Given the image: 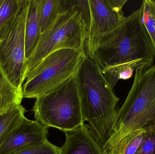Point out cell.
Here are the masks:
<instances>
[{
  "instance_id": "cell-18",
  "label": "cell",
  "mask_w": 155,
  "mask_h": 154,
  "mask_svg": "<svg viewBox=\"0 0 155 154\" xmlns=\"http://www.w3.org/2000/svg\"><path fill=\"white\" fill-rule=\"evenodd\" d=\"M60 147L48 140L39 143L25 146L12 154H59Z\"/></svg>"
},
{
  "instance_id": "cell-5",
  "label": "cell",
  "mask_w": 155,
  "mask_h": 154,
  "mask_svg": "<svg viewBox=\"0 0 155 154\" xmlns=\"http://www.w3.org/2000/svg\"><path fill=\"white\" fill-rule=\"evenodd\" d=\"M35 121L65 134L84 124L76 76L55 90L36 99Z\"/></svg>"
},
{
  "instance_id": "cell-8",
  "label": "cell",
  "mask_w": 155,
  "mask_h": 154,
  "mask_svg": "<svg viewBox=\"0 0 155 154\" xmlns=\"http://www.w3.org/2000/svg\"><path fill=\"white\" fill-rule=\"evenodd\" d=\"M90 22L86 43L87 56L93 57L102 36L125 20L123 8L127 0H88Z\"/></svg>"
},
{
  "instance_id": "cell-4",
  "label": "cell",
  "mask_w": 155,
  "mask_h": 154,
  "mask_svg": "<svg viewBox=\"0 0 155 154\" xmlns=\"http://www.w3.org/2000/svg\"><path fill=\"white\" fill-rule=\"evenodd\" d=\"M87 27L76 0L58 15L50 29L40 34L36 45L24 68L23 83L29 73L46 56L62 49H71L86 55L85 44Z\"/></svg>"
},
{
  "instance_id": "cell-3",
  "label": "cell",
  "mask_w": 155,
  "mask_h": 154,
  "mask_svg": "<svg viewBox=\"0 0 155 154\" xmlns=\"http://www.w3.org/2000/svg\"><path fill=\"white\" fill-rule=\"evenodd\" d=\"M155 129V64L135 71L133 86L117 111L113 132L103 149L105 152L127 135Z\"/></svg>"
},
{
  "instance_id": "cell-12",
  "label": "cell",
  "mask_w": 155,
  "mask_h": 154,
  "mask_svg": "<svg viewBox=\"0 0 155 154\" xmlns=\"http://www.w3.org/2000/svg\"><path fill=\"white\" fill-rule=\"evenodd\" d=\"M23 99L22 91L13 84L0 62V115L15 105H21Z\"/></svg>"
},
{
  "instance_id": "cell-13",
  "label": "cell",
  "mask_w": 155,
  "mask_h": 154,
  "mask_svg": "<svg viewBox=\"0 0 155 154\" xmlns=\"http://www.w3.org/2000/svg\"><path fill=\"white\" fill-rule=\"evenodd\" d=\"M25 113V108L21 104L13 106L0 115V146L22 123Z\"/></svg>"
},
{
  "instance_id": "cell-11",
  "label": "cell",
  "mask_w": 155,
  "mask_h": 154,
  "mask_svg": "<svg viewBox=\"0 0 155 154\" xmlns=\"http://www.w3.org/2000/svg\"><path fill=\"white\" fill-rule=\"evenodd\" d=\"M43 2V0H31L30 2L25 28L26 61L32 52L41 33L40 14Z\"/></svg>"
},
{
  "instance_id": "cell-2",
  "label": "cell",
  "mask_w": 155,
  "mask_h": 154,
  "mask_svg": "<svg viewBox=\"0 0 155 154\" xmlns=\"http://www.w3.org/2000/svg\"><path fill=\"white\" fill-rule=\"evenodd\" d=\"M141 6L119 27L104 34L93 54L101 69L125 65L134 71L154 64L155 51L141 22Z\"/></svg>"
},
{
  "instance_id": "cell-1",
  "label": "cell",
  "mask_w": 155,
  "mask_h": 154,
  "mask_svg": "<svg viewBox=\"0 0 155 154\" xmlns=\"http://www.w3.org/2000/svg\"><path fill=\"white\" fill-rule=\"evenodd\" d=\"M84 122L92 137L104 149L116 120L119 99L106 80L98 63L87 55L76 75Z\"/></svg>"
},
{
  "instance_id": "cell-15",
  "label": "cell",
  "mask_w": 155,
  "mask_h": 154,
  "mask_svg": "<svg viewBox=\"0 0 155 154\" xmlns=\"http://www.w3.org/2000/svg\"><path fill=\"white\" fill-rule=\"evenodd\" d=\"M147 131L139 130L124 137L104 154H135L142 144Z\"/></svg>"
},
{
  "instance_id": "cell-20",
  "label": "cell",
  "mask_w": 155,
  "mask_h": 154,
  "mask_svg": "<svg viewBox=\"0 0 155 154\" xmlns=\"http://www.w3.org/2000/svg\"><path fill=\"white\" fill-rule=\"evenodd\" d=\"M135 154H155V129L147 131L142 144Z\"/></svg>"
},
{
  "instance_id": "cell-19",
  "label": "cell",
  "mask_w": 155,
  "mask_h": 154,
  "mask_svg": "<svg viewBox=\"0 0 155 154\" xmlns=\"http://www.w3.org/2000/svg\"><path fill=\"white\" fill-rule=\"evenodd\" d=\"M19 0H0V29L16 11Z\"/></svg>"
},
{
  "instance_id": "cell-16",
  "label": "cell",
  "mask_w": 155,
  "mask_h": 154,
  "mask_svg": "<svg viewBox=\"0 0 155 154\" xmlns=\"http://www.w3.org/2000/svg\"><path fill=\"white\" fill-rule=\"evenodd\" d=\"M141 20L155 51V0H144L141 5Z\"/></svg>"
},
{
  "instance_id": "cell-17",
  "label": "cell",
  "mask_w": 155,
  "mask_h": 154,
  "mask_svg": "<svg viewBox=\"0 0 155 154\" xmlns=\"http://www.w3.org/2000/svg\"><path fill=\"white\" fill-rule=\"evenodd\" d=\"M134 71L131 67L125 65L113 66L101 70L106 80L113 89L120 80H126L132 77Z\"/></svg>"
},
{
  "instance_id": "cell-7",
  "label": "cell",
  "mask_w": 155,
  "mask_h": 154,
  "mask_svg": "<svg viewBox=\"0 0 155 154\" xmlns=\"http://www.w3.org/2000/svg\"><path fill=\"white\" fill-rule=\"evenodd\" d=\"M30 2L19 0L14 14L0 29V62L10 80L21 91L26 61L25 28Z\"/></svg>"
},
{
  "instance_id": "cell-6",
  "label": "cell",
  "mask_w": 155,
  "mask_h": 154,
  "mask_svg": "<svg viewBox=\"0 0 155 154\" xmlns=\"http://www.w3.org/2000/svg\"><path fill=\"white\" fill-rule=\"evenodd\" d=\"M84 57L71 49L59 50L46 56L25 79L23 98L36 99L63 85L76 76Z\"/></svg>"
},
{
  "instance_id": "cell-14",
  "label": "cell",
  "mask_w": 155,
  "mask_h": 154,
  "mask_svg": "<svg viewBox=\"0 0 155 154\" xmlns=\"http://www.w3.org/2000/svg\"><path fill=\"white\" fill-rule=\"evenodd\" d=\"M71 5V0H43L40 14V34L50 29L63 11Z\"/></svg>"
},
{
  "instance_id": "cell-10",
  "label": "cell",
  "mask_w": 155,
  "mask_h": 154,
  "mask_svg": "<svg viewBox=\"0 0 155 154\" xmlns=\"http://www.w3.org/2000/svg\"><path fill=\"white\" fill-rule=\"evenodd\" d=\"M65 134V143L59 154H104L85 124Z\"/></svg>"
},
{
  "instance_id": "cell-9",
  "label": "cell",
  "mask_w": 155,
  "mask_h": 154,
  "mask_svg": "<svg viewBox=\"0 0 155 154\" xmlns=\"http://www.w3.org/2000/svg\"><path fill=\"white\" fill-rule=\"evenodd\" d=\"M48 132L47 127L25 117L0 146V154H12L25 146L45 142Z\"/></svg>"
}]
</instances>
